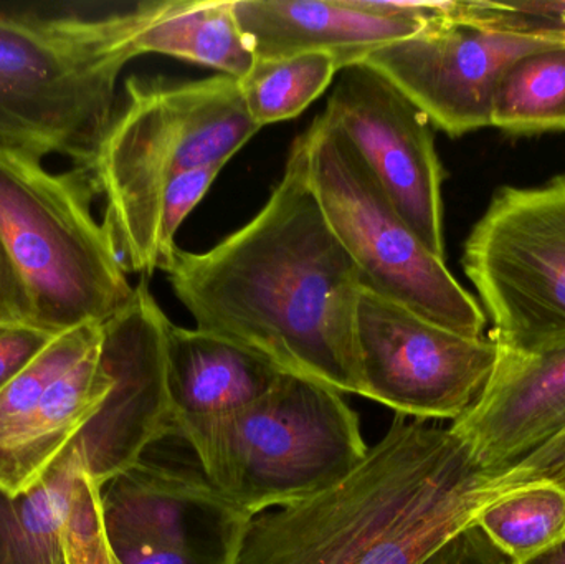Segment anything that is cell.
I'll use <instances>...</instances> for the list:
<instances>
[{
    "label": "cell",
    "mask_w": 565,
    "mask_h": 564,
    "mask_svg": "<svg viewBox=\"0 0 565 564\" xmlns=\"http://www.w3.org/2000/svg\"><path fill=\"white\" fill-rule=\"evenodd\" d=\"M166 274L198 330L367 400L355 338L361 275L312 194L301 136L260 212L209 251L178 248Z\"/></svg>",
    "instance_id": "obj_1"
},
{
    "label": "cell",
    "mask_w": 565,
    "mask_h": 564,
    "mask_svg": "<svg viewBox=\"0 0 565 564\" xmlns=\"http://www.w3.org/2000/svg\"><path fill=\"white\" fill-rule=\"evenodd\" d=\"M507 492L451 424L395 414L348 476L254 517L235 564H425Z\"/></svg>",
    "instance_id": "obj_2"
},
{
    "label": "cell",
    "mask_w": 565,
    "mask_h": 564,
    "mask_svg": "<svg viewBox=\"0 0 565 564\" xmlns=\"http://www.w3.org/2000/svg\"><path fill=\"white\" fill-rule=\"evenodd\" d=\"M125 89L88 169L106 199L102 225L119 264L148 278L161 270L159 214L169 184L184 172L227 164L260 128L232 76L184 83L132 76Z\"/></svg>",
    "instance_id": "obj_3"
},
{
    "label": "cell",
    "mask_w": 565,
    "mask_h": 564,
    "mask_svg": "<svg viewBox=\"0 0 565 564\" xmlns=\"http://www.w3.org/2000/svg\"><path fill=\"white\" fill-rule=\"evenodd\" d=\"M148 2L98 19L0 15V148L89 168Z\"/></svg>",
    "instance_id": "obj_4"
},
{
    "label": "cell",
    "mask_w": 565,
    "mask_h": 564,
    "mask_svg": "<svg viewBox=\"0 0 565 564\" xmlns=\"http://www.w3.org/2000/svg\"><path fill=\"white\" fill-rule=\"evenodd\" d=\"M175 437L192 447L205 480L250 520L328 489L369 450L344 394L285 373L235 413L181 421Z\"/></svg>",
    "instance_id": "obj_5"
},
{
    "label": "cell",
    "mask_w": 565,
    "mask_h": 564,
    "mask_svg": "<svg viewBox=\"0 0 565 564\" xmlns=\"http://www.w3.org/2000/svg\"><path fill=\"white\" fill-rule=\"evenodd\" d=\"M88 168L53 174L42 159L0 148V238L29 290L36 327L60 334L105 323L132 287L92 214Z\"/></svg>",
    "instance_id": "obj_6"
},
{
    "label": "cell",
    "mask_w": 565,
    "mask_h": 564,
    "mask_svg": "<svg viewBox=\"0 0 565 564\" xmlns=\"http://www.w3.org/2000/svg\"><path fill=\"white\" fill-rule=\"evenodd\" d=\"M312 194L362 285L463 337H484L487 315L395 211L344 135L316 116L301 135Z\"/></svg>",
    "instance_id": "obj_7"
},
{
    "label": "cell",
    "mask_w": 565,
    "mask_h": 564,
    "mask_svg": "<svg viewBox=\"0 0 565 564\" xmlns=\"http://www.w3.org/2000/svg\"><path fill=\"white\" fill-rule=\"evenodd\" d=\"M565 46L536 3L455 2L450 19L388 43L365 65L397 86L451 138L491 126L494 95L508 70Z\"/></svg>",
    "instance_id": "obj_8"
},
{
    "label": "cell",
    "mask_w": 565,
    "mask_h": 564,
    "mask_svg": "<svg viewBox=\"0 0 565 564\" xmlns=\"http://www.w3.org/2000/svg\"><path fill=\"white\" fill-rule=\"evenodd\" d=\"M498 347L565 348V174L537 188H500L461 257Z\"/></svg>",
    "instance_id": "obj_9"
},
{
    "label": "cell",
    "mask_w": 565,
    "mask_h": 564,
    "mask_svg": "<svg viewBox=\"0 0 565 564\" xmlns=\"http://www.w3.org/2000/svg\"><path fill=\"white\" fill-rule=\"evenodd\" d=\"M355 338L367 400L428 423L460 419L483 393L498 360L493 338L445 330L364 285Z\"/></svg>",
    "instance_id": "obj_10"
},
{
    "label": "cell",
    "mask_w": 565,
    "mask_h": 564,
    "mask_svg": "<svg viewBox=\"0 0 565 564\" xmlns=\"http://www.w3.org/2000/svg\"><path fill=\"white\" fill-rule=\"evenodd\" d=\"M118 564H235L250 519L202 472L142 459L99 493Z\"/></svg>",
    "instance_id": "obj_11"
},
{
    "label": "cell",
    "mask_w": 565,
    "mask_h": 564,
    "mask_svg": "<svg viewBox=\"0 0 565 564\" xmlns=\"http://www.w3.org/2000/svg\"><path fill=\"white\" fill-rule=\"evenodd\" d=\"M166 317L141 280L125 308L103 323L102 360L113 387L75 443L86 472L103 489L145 459L149 447L175 437L168 376Z\"/></svg>",
    "instance_id": "obj_12"
},
{
    "label": "cell",
    "mask_w": 565,
    "mask_h": 564,
    "mask_svg": "<svg viewBox=\"0 0 565 564\" xmlns=\"http://www.w3.org/2000/svg\"><path fill=\"white\" fill-rule=\"evenodd\" d=\"M322 115L348 138L425 247L445 258L444 168L422 109L361 63L342 70Z\"/></svg>",
    "instance_id": "obj_13"
},
{
    "label": "cell",
    "mask_w": 565,
    "mask_h": 564,
    "mask_svg": "<svg viewBox=\"0 0 565 564\" xmlns=\"http://www.w3.org/2000/svg\"><path fill=\"white\" fill-rule=\"evenodd\" d=\"M451 426L490 476L556 439L565 429V348L523 353L498 347L483 393Z\"/></svg>",
    "instance_id": "obj_14"
},
{
    "label": "cell",
    "mask_w": 565,
    "mask_h": 564,
    "mask_svg": "<svg viewBox=\"0 0 565 564\" xmlns=\"http://www.w3.org/2000/svg\"><path fill=\"white\" fill-rule=\"evenodd\" d=\"M234 9L255 60L319 53L331 56L339 72L425 26L377 12L365 0H235Z\"/></svg>",
    "instance_id": "obj_15"
},
{
    "label": "cell",
    "mask_w": 565,
    "mask_h": 564,
    "mask_svg": "<svg viewBox=\"0 0 565 564\" xmlns=\"http://www.w3.org/2000/svg\"><path fill=\"white\" fill-rule=\"evenodd\" d=\"M111 387L99 343L0 437V492L19 497L33 489L98 414Z\"/></svg>",
    "instance_id": "obj_16"
},
{
    "label": "cell",
    "mask_w": 565,
    "mask_h": 564,
    "mask_svg": "<svg viewBox=\"0 0 565 564\" xmlns=\"http://www.w3.org/2000/svg\"><path fill=\"white\" fill-rule=\"evenodd\" d=\"M280 371L244 348L189 328L169 324L168 376L175 430L181 421L227 416L264 396Z\"/></svg>",
    "instance_id": "obj_17"
},
{
    "label": "cell",
    "mask_w": 565,
    "mask_h": 564,
    "mask_svg": "<svg viewBox=\"0 0 565 564\" xmlns=\"http://www.w3.org/2000/svg\"><path fill=\"white\" fill-rule=\"evenodd\" d=\"M235 0H162L148 2V15L136 39L138 55L158 53L217 70L242 79L255 63L238 25Z\"/></svg>",
    "instance_id": "obj_18"
},
{
    "label": "cell",
    "mask_w": 565,
    "mask_h": 564,
    "mask_svg": "<svg viewBox=\"0 0 565 564\" xmlns=\"http://www.w3.org/2000/svg\"><path fill=\"white\" fill-rule=\"evenodd\" d=\"M85 470L82 450L73 443L29 492H0V564H68L66 525Z\"/></svg>",
    "instance_id": "obj_19"
},
{
    "label": "cell",
    "mask_w": 565,
    "mask_h": 564,
    "mask_svg": "<svg viewBox=\"0 0 565 564\" xmlns=\"http://www.w3.org/2000/svg\"><path fill=\"white\" fill-rule=\"evenodd\" d=\"M478 529L510 564H527L565 540V486L521 483L481 510Z\"/></svg>",
    "instance_id": "obj_20"
},
{
    "label": "cell",
    "mask_w": 565,
    "mask_h": 564,
    "mask_svg": "<svg viewBox=\"0 0 565 564\" xmlns=\"http://www.w3.org/2000/svg\"><path fill=\"white\" fill-rule=\"evenodd\" d=\"M491 126L510 135L565 129V46L533 53L508 70L494 95Z\"/></svg>",
    "instance_id": "obj_21"
},
{
    "label": "cell",
    "mask_w": 565,
    "mask_h": 564,
    "mask_svg": "<svg viewBox=\"0 0 565 564\" xmlns=\"http://www.w3.org/2000/svg\"><path fill=\"white\" fill-rule=\"evenodd\" d=\"M338 72L334 60L319 53L255 60L238 86L248 115L262 129L301 115L328 89Z\"/></svg>",
    "instance_id": "obj_22"
},
{
    "label": "cell",
    "mask_w": 565,
    "mask_h": 564,
    "mask_svg": "<svg viewBox=\"0 0 565 564\" xmlns=\"http://www.w3.org/2000/svg\"><path fill=\"white\" fill-rule=\"evenodd\" d=\"M103 323H88L60 333L29 366L0 391V437L39 403L56 380L99 347Z\"/></svg>",
    "instance_id": "obj_23"
},
{
    "label": "cell",
    "mask_w": 565,
    "mask_h": 564,
    "mask_svg": "<svg viewBox=\"0 0 565 564\" xmlns=\"http://www.w3.org/2000/svg\"><path fill=\"white\" fill-rule=\"evenodd\" d=\"M225 166L215 164L207 168L194 169L178 175L169 184L162 199L159 214V248H161V270L166 272L178 252L179 228L185 219L198 207L199 202L207 194L215 179Z\"/></svg>",
    "instance_id": "obj_24"
},
{
    "label": "cell",
    "mask_w": 565,
    "mask_h": 564,
    "mask_svg": "<svg viewBox=\"0 0 565 564\" xmlns=\"http://www.w3.org/2000/svg\"><path fill=\"white\" fill-rule=\"evenodd\" d=\"M56 337L33 323L0 324V391Z\"/></svg>",
    "instance_id": "obj_25"
},
{
    "label": "cell",
    "mask_w": 565,
    "mask_h": 564,
    "mask_svg": "<svg viewBox=\"0 0 565 564\" xmlns=\"http://www.w3.org/2000/svg\"><path fill=\"white\" fill-rule=\"evenodd\" d=\"M498 477L510 489L540 479L556 480L565 486V429L556 439L551 440L511 469L498 473Z\"/></svg>",
    "instance_id": "obj_26"
},
{
    "label": "cell",
    "mask_w": 565,
    "mask_h": 564,
    "mask_svg": "<svg viewBox=\"0 0 565 564\" xmlns=\"http://www.w3.org/2000/svg\"><path fill=\"white\" fill-rule=\"evenodd\" d=\"M33 323L32 300L0 238V324Z\"/></svg>",
    "instance_id": "obj_27"
},
{
    "label": "cell",
    "mask_w": 565,
    "mask_h": 564,
    "mask_svg": "<svg viewBox=\"0 0 565 564\" xmlns=\"http://www.w3.org/2000/svg\"><path fill=\"white\" fill-rule=\"evenodd\" d=\"M527 564H565V540L556 549L544 553L540 558L533 560V562Z\"/></svg>",
    "instance_id": "obj_28"
},
{
    "label": "cell",
    "mask_w": 565,
    "mask_h": 564,
    "mask_svg": "<svg viewBox=\"0 0 565 564\" xmlns=\"http://www.w3.org/2000/svg\"><path fill=\"white\" fill-rule=\"evenodd\" d=\"M93 564H116L115 558H113L111 552H109L108 542L103 540L102 549H99L98 555H96L95 562Z\"/></svg>",
    "instance_id": "obj_29"
},
{
    "label": "cell",
    "mask_w": 565,
    "mask_h": 564,
    "mask_svg": "<svg viewBox=\"0 0 565 564\" xmlns=\"http://www.w3.org/2000/svg\"><path fill=\"white\" fill-rule=\"evenodd\" d=\"M561 23H563V26L565 30V2H564L563 13H561Z\"/></svg>",
    "instance_id": "obj_30"
},
{
    "label": "cell",
    "mask_w": 565,
    "mask_h": 564,
    "mask_svg": "<svg viewBox=\"0 0 565 564\" xmlns=\"http://www.w3.org/2000/svg\"><path fill=\"white\" fill-rule=\"evenodd\" d=\"M115 563H116V562H115ZM116 564H118V563H116Z\"/></svg>",
    "instance_id": "obj_31"
}]
</instances>
